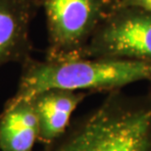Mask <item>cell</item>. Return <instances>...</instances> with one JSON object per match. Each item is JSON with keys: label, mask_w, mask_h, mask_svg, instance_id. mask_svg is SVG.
Masks as SVG:
<instances>
[{"label": "cell", "mask_w": 151, "mask_h": 151, "mask_svg": "<svg viewBox=\"0 0 151 151\" xmlns=\"http://www.w3.org/2000/svg\"><path fill=\"white\" fill-rule=\"evenodd\" d=\"M42 151H151V99L147 93L108 92Z\"/></svg>", "instance_id": "cell-1"}, {"label": "cell", "mask_w": 151, "mask_h": 151, "mask_svg": "<svg viewBox=\"0 0 151 151\" xmlns=\"http://www.w3.org/2000/svg\"><path fill=\"white\" fill-rule=\"evenodd\" d=\"M151 81V63L120 58H75L23 64L18 89L5 105L31 98L48 89L111 92L137 81Z\"/></svg>", "instance_id": "cell-2"}, {"label": "cell", "mask_w": 151, "mask_h": 151, "mask_svg": "<svg viewBox=\"0 0 151 151\" xmlns=\"http://www.w3.org/2000/svg\"><path fill=\"white\" fill-rule=\"evenodd\" d=\"M39 4L46 19L48 61L81 58L111 9L110 0H39Z\"/></svg>", "instance_id": "cell-3"}, {"label": "cell", "mask_w": 151, "mask_h": 151, "mask_svg": "<svg viewBox=\"0 0 151 151\" xmlns=\"http://www.w3.org/2000/svg\"><path fill=\"white\" fill-rule=\"evenodd\" d=\"M81 58H120L151 63V13L135 7H111Z\"/></svg>", "instance_id": "cell-4"}, {"label": "cell", "mask_w": 151, "mask_h": 151, "mask_svg": "<svg viewBox=\"0 0 151 151\" xmlns=\"http://www.w3.org/2000/svg\"><path fill=\"white\" fill-rule=\"evenodd\" d=\"M35 8L34 0H0V67L32 58L29 26Z\"/></svg>", "instance_id": "cell-5"}, {"label": "cell", "mask_w": 151, "mask_h": 151, "mask_svg": "<svg viewBox=\"0 0 151 151\" xmlns=\"http://www.w3.org/2000/svg\"><path fill=\"white\" fill-rule=\"evenodd\" d=\"M87 93L54 88L32 96L38 118V142L47 145L67 131L72 115Z\"/></svg>", "instance_id": "cell-6"}, {"label": "cell", "mask_w": 151, "mask_h": 151, "mask_svg": "<svg viewBox=\"0 0 151 151\" xmlns=\"http://www.w3.org/2000/svg\"><path fill=\"white\" fill-rule=\"evenodd\" d=\"M38 118L32 98L4 105L0 114V150L35 151Z\"/></svg>", "instance_id": "cell-7"}, {"label": "cell", "mask_w": 151, "mask_h": 151, "mask_svg": "<svg viewBox=\"0 0 151 151\" xmlns=\"http://www.w3.org/2000/svg\"><path fill=\"white\" fill-rule=\"evenodd\" d=\"M111 7H135L151 13V0H110Z\"/></svg>", "instance_id": "cell-8"}, {"label": "cell", "mask_w": 151, "mask_h": 151, "mask_svg": "<svg viewBox=\"0 0 151 151\" xmlns=\"http://www.w3.org/2000/svg\"><path fill=\"white\" fill-rule=\"evenodd\" d=\"M150 86H149V88H148V91H147V94H148V96H149V98L151 99V81H150Z\"/></svg>", "instance_id": "cell-9"}, {"label": "cell", "mask_w": 151, "mask_h": 151, "mask_svg": "<svg viewBox=\"0 0 151 151\" xmlns=\"http://www.w3.org/2000/svg\"><path fill=\"white\" fill-rule=\"evenodd\" d=\"M0 151H1V150H0Z\"/></svg>", "instance_id": "cell-10"}]
</instances>
